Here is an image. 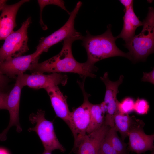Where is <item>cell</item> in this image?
<instances>
[{"label":"cell","instance_id":"7402d4cb","mask_svg":"<svg viewBox=\"0 0 154 154\" xmlns=\"http://www.w3.org/2000/svg\"><path fill=\"white\" fill-rule=\"evenodd\" d=\"M149 109L148 102L145 100L138 98L135 102L134 110L139 115H145L148 113Z\"/></svg>","mask_w":154,"mask_h":154},{"label":"cell","instance_id":"4fadbf2b","mask_svg":"<svg viewBox=\"0 0 154 154\" xmlns=\"http://www.w3.org/2000/svg\"><path fill=\"white\" fill-rule=\"evenodd\" d=\"M28 0H21L15 4L6 3L3 7L0 15V41L5 40L16 26V17L20 7Z\"/></svg>","mask_w":154,"mask_h":154},{"label":"cell","instance_id":"4dcf8cb0","mask_svg":"<svg viewBox=\"0 0 154 154\" xmlns=\"http://www.w3.org/2000/svg\"><path fill=\"white\" fill-rule=\"evenodd\" d=\"M151 154H154V151H152V152L151 153Z\"/></svg>","mask_w":154,"mask_h":154},{"label":"cell","instance_id":"44dd1931","mask_svg":"<svg viewBox=\"0 0 154 154\" xmlns=\"http://www.w3.org/2000/svg\"><path fill=\"white\" fill-rule=\"evenodd\" d=\"M135 102L130 97L125 98L121 102H117V108L118 111L122 114H128L134 110Z\"/></svg>","mask_w":154,"mask_h":154},{"label":"cell","instance_id":"7a4b0ae2","mask_svg":"<svg viewBox=\"0 0 154 154\" xmlns=\"http://www.w3.org/2000/svg\"><path fill=\"white\" fill-rule=\"evenodd\" d=\"M111 25H108L106 31L103 33L98 35H91L88 31L86 34L81 40L82 45L86 50L87 61L94 65L102 60L114 56H122L131 61L129 52L125 53L117 46L116 41L117 37L113 36L111 30Z\"/></svg>","mask_w":154,"mask_h":154},{"label":"cell","instance_id":"d6986e66","mask_svg":"<svg viewBox=\"0 0 154 154\" xmlns=\"http://www.w3.org/2000/svg\"><path fill=\"white\" fill-rule=\"evenodd\" d=\"M106 136L112 147L118 153L120 154H128L127 147V144L119 137L115 127L110 128Z\"/></svg>","mask_w":154,"mask_h":154},{"label":"cell","instance_id":"9c48e42d","mask_svg":"<svg viewBox=\"0 0 154 154\" xmlns=\"http://www.w3.org/2000/svg\"><path fill=\"white\" fill-rule=\"evenodd\" d=\"M22 74H19L17 76L14 86L9 93L7 107L9 113L10 120L8 126L0 133V141H5L7 139L6 135L12 126H16L18 132L22 131L19 121V112L21 92L23 87L21 82Z\"/></svg>","mask_w":154,"mask_h":154},{"label":"cell","instance_id":"4316f807","mask_svg":"<svg viewBox=\"0 0 154 154\" xmlns=\"http://www.w3.org/2000/svg\"><path fill=\"white\" fill-rule=\"evenodd\" d=\"M119 1L124 6L125 9L129 8L133 4V1L132 0H120Z\"/></svg>","mask_w":154,"mask_h":154},{"label":"cell","instance_id":"3957f363","mask_svg":"<svg viewBox=\"0 0 154 154\" xmlns=\"http://www.w3.org/2000/svg\"><path fill=\"white\" fill-rule=\"evenodd\" d=\"M143 22L141 32L124 45L128 50L131 61L134 62L145 60L154 52V10L153 7L149 8L147 16Z\"/></svg>","mask_w":154,"mask_h":154},{"label":"cell","instance_id":"83f0119b","mask_svg":"<svg viewBox=\"0 0 154 154\" xmlns=\"http://www.w3.org/2000/svg\"><path fill=\"white\" fill-rule=\"evenodd\" d=\"M7 1L6 0H0V11H1L3 6L6 3Z\"/></svg>","mask_w":154,"mask_h":154},{"label":"cell","instance_id":"cb8c5ba5","mask_svg":"<svg viewBox=\"0 0 154 154\" xmlns=\"http://www.w3.org/2000/svg\"><path fill=\"white\" fill-rule=\"evenodd\" d=\"M9 93L0 91V110H7V101Z\"/></svg>","mask_w":154,"mask_h":154},{"label":"cell","instance_id":"ac0fdd59","mask_svg":"<svg viewBox=\"0 0 154 154\" xmlns=\"http://www.w3.org/2000/svg\"><path fill=\"white\" fill-rule=\"evenodd\" d=\"M106 109L103 102L97 104H91L90 122L86 131L89 134L98 129L105 123Z\"/></svg>","mask_w":154,"mask_h":154},{"label":"cell","instance_id":"ffe728a7","mask_svg":"<svg viewBox=\"0 0 154 154\" xmlns=\"http://www.w3.org/2000/svg\"><path fill=\"white\" fill-rule=\"evenodd\" d=\"M38 2L40 7V23L42 29L44 30H46L47 29V26L44 23L42 17L43 10L46 6L50 5H56L66 11L69 15L70 14V12L68 11L65 6L64 2L63 0H38Z\"/></svg>","mask_w":154,"mask_h":154},{"label":"cell","instance_id":"f546056e","mask_svg":"<svg viewBox=\"0 0 154 154\" xmlns=\"http://www.w3.org/2000/svg\"><path fill=\"white\" fill-rule=\"evenodd\" d=\"M41 154H52V153L44 150V152Z\"/></svg>","mask_w":154,"mask_h":154},{"label":"cell","instance_id":"52a82bcc","mask_svg":"<svg viewBox=\"0 0 154 154\" xmlns=\"http://www.w3.org/2000/svg\"><path fill=\"white\" fill-rule=\"evenodd\" d=\"M82 4L81 1L78 2L70 13L68 20L62 27L48 36L41 38L35 52L38 56L47 52L51 47L62 40L71 37H83L74 28L75 19Z\"/></svg>","mask_w":154,"mask_h":154},{"label":"cell","instance_id":"8fae6325","mask_svg":"<svg viewBox=\"0 0 154 154\" xmlns=\"http://www.w3.org/2000/svg\"><path fill=\"white\" fill-rule=\"evenodd\" d=\"M68 80L67 75L61 73H53L45 75L34 73L31 74H22L21 82L23 87L27 86L35 89H45L50 86L59 85L65 86Z\"/></svg>","mask_w":154,"mask_h":154},{"label":"cell","instance_id":"f1b7e54d","mask_svg":"<svg viewBox=\"0 0 154 154\" xmlns=\"http://www.w3.org/2000/svg\"><path fill=\"white\" fill-rule=\"evenodd\" d=\"M0 154H9V153L6 149L0 148Z\"/></svg>","mask_w":154,"mask_h":154},{"label":"cell","instance_id":"603a6c76","mask_svg":"<svg viewBox=\"0 0 154 154\" xmlns=\"http://www.w3.org/2000/svg\"><path fill=\"white\" fill-rule=\"evenodd\" d=\"M98 154H120L112 147L106 135L101 144Z\"/></svg>","mask_w":154,"mask_h":154},{"label":"cell","instance_id":"e0dca14e","mask_svg":"<svg viewBox=\"0 0 154 154\" xmlns=\"http://www.w3.org/2000/svg\"><path fill=\"white\" fill-rule=\"evenodd\" d=\"M114 122V127L120 134L123 141L132 129L139 127H144L145 125L142 121L136 119L135 116L122 114L118 111L115 116Z\"/></svg>","mask_w":154,"mask_h":154},{"label":"cell","instance_id":"ba28073f","mask_svg":"<svg viewBox=\"0 0 154 154\" xmlns=\"http://www.w3.org/2000/svg\"><path fill=\"white\" fill-rule=\"evenodd\" d=\"M100 78L106 88L104 100L103 102L106 108L105 124L110 127H113L115 125L114 117L118 112L117 104L118 101L117 98V94L119 92L118 88L123 82L124 76L121 75L117 81H112L109 78L108 72H106Z\"/></svg>","mask_w":154,"mask_h":154},{"label":"cell","instance_id":"5bb4252c","mask_svg":"<svg viewBox=\"0 0 154 154\" xmlns=\"http://www.w3.org/2000/svg\"><path fill=\"white\" fill-rule=\"evenodd\" d=\"M144 127H136L131 130L128 136V149L137 154H141L148 151H153L154 135H148L144 131Z\"/></svg>","mask_w":154,"mask_h":154},{"label":"cell","instance_id":"277c9868","mask_svg":"<svg viewBox=\"0 0 154 154\" xmlns=\"http://www.w3.org/2000/svg\"><path fill=\"white\" fill-rule=\"evenodd\" d=\"M29 117V121L35 125L28 130L29 132L33 131L36 133L42 142L44 151L51 153L55 150H59L62 152L65 151V148L56 135L53 121H50L46 119L44 110L38 109L36 113L31 114Z\"/></svg>","mask_w":154,"mask_h":154},{"label":"cell","instance_id":"9a60e30c","mask_svg":"<svg viewBox=\"0 0 154 154\" xmlns=\"http://www.w3.org/2000/svg\"><path fill=\"white\" fill-rule=\"evenodd\" d=\"M49 95L52 106L56 116L62 119L70 127V112L67 102L66 98L64 96L58 86H54L44 89Z\"/></svg>","mask_w":154,"mask_h":154},{"label":"cell","instance_id":"30bf717a","mask_svg":"<svg viewBox=\"0 0 154 154\" xmlns=\"http://www.w3.org/2000/svg\"><path fill=\"white\" fill-rule=\"evenodd\" d=\"M40 56L34 52L31 54L9 58L0 62V71L8 77L16 78L27 70L31 71L38 63Z\"/></svg>","mask_w":154,"mask_h":154},{"label":"cell","instance_id":"5b68a950","mask_svg":"<svg viewBox=\"0 0 154 154\" xmlns=\"http://www.w3.org/2000/svg\"><path fill=\"white\" fill-rule=\"evenodd\" d=\"M85 80L82 79L81 81H77L84 96L83 102L80 106L73 109L70 112L69 128L74 138L72 152L75 149L86 134V130L90 122V107L92 103L89 102V98L91 95L85 91L84 88Z\"/></svg>","mask_w":154,"mask_h":154},{"label":"cell","instance_id":"6da1fadb","mask_svg":"<svg viewBox=\"0 0 154 154\" xmlns=\"http://www.w3.org/2000/svg\"><path fill=\"white\" fill-rule=\"evenodd\" d=\"M82 37H75L64 40L60 52L57 55L42 62L37 63L30 71L32 73L44 72L74 73L78 74L82 79L87 77L94 78V73L98 68L86 61L78 62L74 58L72 50L73 43L77 40H81Z\"/></svg>","mask_w":154,"mask_h":154},{"label":"cell","instance_id":"484cf974","mask_svg":"<svg viewBox=\"0 0 154 154\" xmlns=\"http://www.w3.org/2000/svg\"><path fill=\"white\" fill-rule=\"evenodd\" d=\"M143 73L142 81L148 82L154 84V69L149 72H143Z\"/></svg>","mask_w":154,"mask_h":154},{"label":"cell","instance_id":"d4e9b609","mask_svg":"<svg viewBox=\"0 0 154 154\" xmlns=\"http://www.w3.org/2000/svg\"><path fill=\"white\" fill-rule=\"evenodd\" d=\"M8 82V77L0 71V91H3Z\"/></svg>","mask_w":154,"mask_h":154},{"label":"cell","instance_id":"2e32d148","mask_svg":"<svg viewBox=\"0 0 154 154\" xmlns=\"http://www.w3.org/2000/svg\"><path fill=\"white\" fill-rule=\"evenodd\" d=\"M124 11L123 28L120 34L116 37L117 38H122L126 43L129 41L135 35L136 29L138 27L143 25V22L139 20L135 14L133 5L125 9Z\"/></svg>","mask_w":154,"mask_h":154},{"label":"cell","instance_id":"8992f818","mask_svg":"<svg viewBox=\"0 0 154 154\" xmlns=\"http://www.w3.org/2000/svg\"><path fill=\"white\" fill-rule=\"evenodd\" d=\"M31 22V18L28 17L18 30L13 31L5 39L0 48V62L22 56L29 50L27 30Z\"/></svg>","mask_w":154,"mask_h":154},{"label":"cell","instance_id":"7c38bea8","mask_svg":"<svg viewBox=\"0 0 154 154\" xmlns=\"http://www.w3.org/2000/svg\"><path fill=\"white\" fill-rule=\"evenodd\" d=\"M110 128L104 123L97 130L86 134L73 152L76 154H98L101 144Z\"/></svg>","mask_w":154,"mask_h":154}]
</instances>
